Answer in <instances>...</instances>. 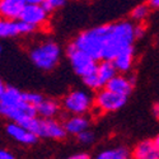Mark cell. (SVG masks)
<instances>
[{"label": "cell", "instance_id": "6da1fadb", "mask_svg": "<svg viewBox=\"0 0 159 159\" xmlns=\"http://www.w3.org/2000/svg\"><path fill=\"white\" fill-rule=\"evenodd\" d=\"M134 27L135 24H132L130 20H120L108 24L107 42H106L103 52V60L112 61L121 51L132 47V43L136 39Z\"/></svg>", "mask_w": 159, "mask_h": 159}, {"label": "cell", "instance_id": "7a4b0ae2", "mask_svg": "<svg viewBox=\"0 0 159 159\" xmlns=\"http://www.w3.org/2000/svg\"><path fill=\"white\" fill-rule=\"evenodd\" d=\"M108 24L98 25L94 28H89L78 34L73 41V45L79 50L87 52L96 60H103V52L107 42Z\"/></svg>", "mask_w": 159, "mask_h": 159}, {"label": "cell", "instance_id": "3957f363", "mask_svg": "<svg viewBox=\"0 0 159 159\" xmlns=\"http://www.w3.org/2000/svg\"><path fill=\"white\" fill-rule=\"evenodd\" d=\"M30 57L36 68L50 71L57 66L61 59V48L55 41H42L31 48Z\"/></svg>", "mask_w": 159, "mask_h": 159}, {"label": "cell", "instance_id": "277c9868", "mask_svg": "<svg viewBox=\"0 0 159 159\" xmlns=\"http://www.w3.org/2000/svg\"><path fill=\"white\" fill-rule=\"evenodd\" d=\"M25 129L32 131L38 138H45L51 140H61L65 138L66 131L64 124L56 118H38L33 117L24 125Z\"/></svg>", "mask_w": 159, "mask_h": 159}, {"label": "cell", "instance_id": "5b68a950", "mask_svg": "<svg viewBox=\"0 0 159 159\" xmlns=\"http://www.w3.org/2000/svg\"><path fill=\"white\" fill-rule=\"evenodd\" d=\"M61 107L70 115H87L94 107V98L88 90L74 89L64 97Z\"/></svg>", "mask_w": 159, "mask_h": 159}, {"label": "cell", "instance_id": "8992f818", "mask_svg": "<svg viewBox=\"0 0 159 159\" xmlns=\"http://www.w3.org/2000/svg\"><path fill=\"white\" fill-rule=\"evenodd\" d=\"M66 55H68L73 70L80 78H84L97 70V66H98L97 60L93 59L90 55H88L87 52L79 50L73 43L69 45V47L66 48Z\"/></svg>", "mask_w": 159, "mask_h": 159}, {"label": "cell", "instance_id": "52a82bcc", "mask_svg": "<svg viewBox=\"0 0 159 159\" xmlns=\"http://www.w3.org/2000/svg\"><path fill=\"white\" fill-rule=\"evenodd\" d=\"M126 101L127 97L117 94L104 87L98 90V93L94 97V107L102 113H111L121 110Z\"/></svg>", "mask_w": 159, "mask_h": 159}, {"label": "cell", "instance_id": "ba28073f", "mask_svg": "<svg viewBox=\"0 0 159 159\" xmlns=\"http://www.w3.org/2000/svg\"><path fill=\"white\" fill-rule=\"evenodd\" d=\"M33 25L25 23L23 20L8 19L0 17V38H13L20 34H30L36 31Z\"/></svg>", "mask_w": 159, "mask_h": 159}, {"label": "cell", "instance_id": "9c48e42d", "mask_svg": "<svg viewBox=\"0 0 159 159\" xmlns=\"http://www.w3.org/2000/svg\"><path fill=\"white\" fill-rule=\"evenodd\" d=\"M19 19L33 25L34 28H38V27H42V25L46 24L47 19H48V11L45 9L43 5L27 4L24 7Z\"/></svg>", "mask_w": 159, "mask_h": 159}, {"label": "cell", "instance_id": "30bf717a", "mask_svg": "<svg viewBox=\"0 0 159 159\" xmlns=\"http://www.w3.org/2000/svg\"><path fill=\"white\" fill-rule=\"evenodd\" d=\"M23 101V92L16 87H5L4 92L0 94V116L5 117L7 112L19 106Z\"/></svg>", "mask_w": 159, "mask_h": 159}, {"label": "cell", "instance_id": "8fae6325", "mask_svg": "<svg viewBox=\"0 0 159 159\" xmlns=\"http://www.w3.org/2000/svg\"><path fill=\"white\" fill-rule=\"evenodd\" d=\"M7 134L19 144L23 145H33L36 144L38 136L36 134H33L32 131H30L28 129H25L24 126L17 124V122H10L7 126Z\"/></svg>", "mask_w": 159, "mask_h": 159}, {"label": "cell", "instance_id": "7c38bea8", "mask_svg": "<svg viewBox=\"0 0 159 159\" xmlns=\"http://www.w3.org/2000/svg\"><path fill=\"white\" fill-rule=\"evenodd\" d=\"M132 159H159V148L154 140L139 141L131 152Z\"/></svg>", "mask_w": 159, "mask_h": 159}, {"label": "cell", "instance_id": "4fadbf2b", "mask_svg": "<svg viewBox=\"0 0 159 159\" xmlns=\"http://www.w3.org/2000/svg\"><path fill=\"white\" fill-rule=\"evenodd\" d=\"M66 134L70 135H79L80 132L85 131L90 126V120L85 115H71L62 122Z\"/></svg>", "mask_w": 159, "mask_h": 159}, {"label": "cell", "instance_id": "5bb4252c", "mask_svg": "<svg viewBox=\"0 0 159 159\" xmlns=\"http://www.w3.org/2000/svg\"><path fill=\"white\" fill-rule=\"evenodd\" d=\"M106 88L115 92L117 94L121 96H130V93L132 92V88H134V79L129 78L126 75H115L111 80L106 84Z\"/></svg>", "mask_w": 159, "mask_h": 159}, {"label": "cell", "instance_id": "9a60e30c", "mask_svg": "<svg viewBox=\"0 0 159 159\" xmlns=\"http://www.w3.org/2000/svg\"><path fill=\"white\" fill-rule=\"evenodd\" d=\"M25 5H27L25 0H0V17L19 19Z\"/></svg>", "mask_w": 159, "mask_h": 159}, {"label": "cell", "instance_id": "2e32d148", "mask_svg": "<svg viewBox=\"0 0 159 159\" xmlns=\"http://www.w3.org/2000/svg\"><path fill=\"white\" fill-rule=\"evenodd\" d=\"M134 61H135V55H134V48L132 47H129V48L121 51L120 54L112 60L116 70L122 74H126L132 69Z\"/></svg>", "mask_w": 159, "mask_h": 159}, {"label": "cell", "instance_id": "e0dca14e", "mask_svg": "<svg viewBox=\"0 0 159 159\" xmlns=\"http://www.w3.org/2000/svg\"><path fill=\"white\" fill-rule=\"evenodd\" d=\"M60 108L61 104L55 99H43L36 107L37 116H41V118H55V116L59 115Z\"/></svg>", "mask_w": 159, "mask_h": 159}, {"label": "cell", "instance_id": "ac0fdd59", "mask_svg": "<svg viewBox=\"0 0 159 159\" xmlns=\"http://www.w3.org/2000/svg\"><path fill=\"white\" fill-rule=\"evenodd\" d=\"M98 78H99V80L102 82V84L106 87V84H107L111 79L118 73L115 68V65L112 61L110 60H102L98 66H97V70H96Z\"/></svg>", "mask_w": 159, "mask_h": 159}, {"label": "cell", "instance_id": "d6986e66", "mask_svg": "<svg viewBox=\"0 0 159 159\" xmlns=\"http://www.w3.org/2000/svg\"><path fill=\"white\" fill-rule=\"evenodd\" d=\"M149 13H150V7L148 4H138L130 11V17L136 23H143L149 17Z\"/></svg>", "mask_w": 159, "mask_h": 159}, {"label": "cell", "instance_id": "ffe728a7", "mask_svg": "<svg viewBox=\"0 0 159 159\" xmlns=\"http://www.w3.org/2000/svg\"><path fill=\"white\" fill-rule=\"evenodd\" d=\"M82 79H83V83L85 84V87L88 89H90V90H99V89L104 88V85L99 80V78H98L96 71L87 75V76H84V78H82Z\"/></svg>", "mask_w": 159, "mask_h": 159}, {"label": "cell", "instance_id": "44dd1931", "mask_svg": "<svg viewBox=\"0 0 159 159\" xmlns=\"http://www.w3.org/2000/svg\"><path fill=\"white\" fill-rule=\"evenodd\" d=\"M43 99L45 98L42 97V94L37 93V92H23V101L34 107H37Z\"/></svg>", "mask_w": 159, "mask_h": 159}, {"label": "cell", "instance_id": "7402d4cb", "mask_svg": "<svg viewBox=\"0 0 159 159\" xmlns=\"http://www.w3.org/2000/svg\"><path fill=\"white\" fill-rule=\"evenodd\" d=\"M68 0H45L43 2V7L45 9L50 13V11H54V10H57L60 8H62Z\"/></svg>", "mask_w": 159, "mask_h": 159}, {"label": "cell", "instance_id": "603a6c76", "mask_svg": "<svg viewBox=\"0 0 159 159\" xmlns=\"http://www.w3.org/2000/svg\"><path fill=\"white\" fill-rule=\"evenodd\" d=\"M76 138H78V141L80 143V144H83V145H89V144L93 143L94 139H96L94 134L89 129L85 130V131H83V132H80L79 135H76Z\"/></svg>", "mask_w": 159, "mask_h": 159}, {"label": "cell", "instance_id": "cb8c5ba5", "mask_svg": "<svg viewBox=\"0 0 159 159\" xmlns=\"http://www.w3.org/2000/svg\"><path fill=\"white\" fill-rule=\"evenodd\" d=\"M145 32H147V28H145V25H144L143 23H138V24H135V27H134V33H135V38H136V39L141 38V37L145 34Z\"/></svg>", "mask_w": 159, "mask_h": 159}, {"label": "cell", "instance_id": "d4e9b609", "mask_svg": "<svg viewBox=\"0 0 159 159\" xmlns=\"http://www.w3.org/2000/svg\"><path fill=\"white\" fill-rule=\"evenodd\" d=\"M0 159H16V155L7 149H0Z\"/></svg>", "mask_w": 159, "mask_h": 159}, {"label": "cell", "instance_id": "484cf974", "mask_svg": "<svg viewBox=\"0 0 159 159\" xmlns=\"http://www.w3.org/2000/svg\"><path fill=\"white\" fill-rule=\"evenodd\" d=\"M66 159H90V157L87 153H76V154L70 155L69 158H66Z\"/></svg>", "mask_w": 159, "mask_h": 159}, {"label": "cell", "instance_id": "4316f807", "mask_svg": "<svg viewBox=\"0 0 159 159\" xmlns=\"http://www.w3.org/2000/svg\"><path fill=\"white\" fill-rule=\"evenodd\" d=\"M153 115L157 120H159V102L153 104Z\"/></svg>", "mask_w": 159, "mask_h": 159}, {"label": "cell", "instance_id": "83f0119b", "mask_svg": "<svg viewBox=\"0 0 159 159\" xmlns=\"http://www.w3.org/2000/svg\"><path fill=\"white\" fill-rule=\"evenodd\" d=\"M148 5L154 9H159V0H148Z\"/></svg>", "mask_w": 159, "mask_h": 159}, {"label": "cell", "instance_id": "f1b7e54d", "mask_svg": "<svg viewBox=\"0 0 159 159\" xmlns=\"http://www.w3.org/2000/svg\"><path fill=\"white\" fill-rule=\"evenodd\" d=\"M27 4H37V5H42L45 0H25Z\"/></svg>", "mask_w": 159, "mask_h": 159}, {"label": "cell", "instance_id": "f546056e", "mask_svg": "<svg viewBox=\"0 0 159 159\" xmlns=\"http://www.w3.org/2000/svg\"><path fill=\"white\" fill-rule=\"evenodd\" d=\"M4 89H5V85H4V83H3L2 79H0V94H2L3 92H4Z\"/></svg>", "mask_w": 159, "mask_h": 159}, {"label": "cell", "instance_id": "4dcf8cb0", "mask_svg": "<svg viewBox=\"0 0 159 159\" xmlns=\"http://www.w3.org/2000/svg\"><path fill=\"white\" fill-rule=\"evenodd\" d=\"M154 141H155V144L158 145V148H159V134L155 136V139H154Z\"/></svg>", "mask_w": 159, "mask_h": 159}, {"label": "cell", "instance_id": "1f68e13d", "mask_svg": "<svg viewBox=\"0 0 159 159\" xmlns=\"http://www.w3.org/2000/svg\"><path fill=\"white\" fill-rule=\"evenodd\" d=\"M2 51H3V48H2V45H0V54H2Z\"/></svg>", "mask_w": 159, "mask_h": 159}, {"label": "cell", "instance_id": "d6a6232c", "mask_svg": "<svg viewBox=\"0 0 159 159\" xmlns=\"http://www.w3.org/2000/svg\"><path fill=\"white\" fill-rule=\"evenodd\" d=\"M158 46H159V37H158Z\"/></svg>", "mask_w": 159, "mask_h": 159}, {"label": "cell", "instance_id": "836d02e7", "mask_svg": "<svg viewBox=\"0 0 159 159\" xmlns=\"http://www.w3.org/2000/svg\"><path fill=\"white\" fill-rule=\"evenodd\" d=\"M94 159H98V158H97V157H96V158H94Z\"/></svg>", "mask_w": 159, "mask_h": 159}]
</instances>
